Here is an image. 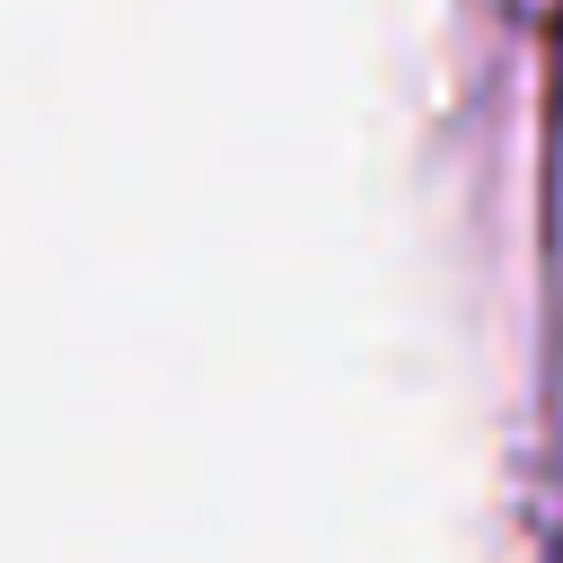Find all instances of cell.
Listing matches in <instances>:
<instances>
[{
    "label": "cell",
    "mask_w": 563,
    "mask_h": 563,
    "mask_svg": "<svg viewBox=\"0 0 563 563\" xmlns=\"http://www.w3.org/2000/svg\"><path fill=\"white\" fill-rule=\"evenodd\" d=\"M554 563H563V554H554Z\"/></svg>",
    "instance_id": "obj_1"
}]
</instances>
